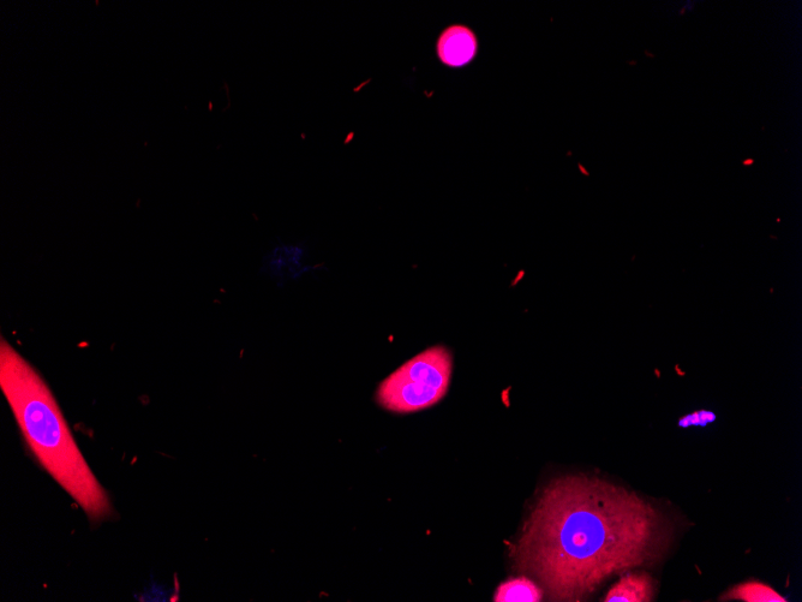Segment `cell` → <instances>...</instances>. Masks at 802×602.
<instances>
[{
	"mask_svg": "<svg viewBox=\"0 0 802 602\" xmlns=\"http://www.w3.org/2000/svg\"><path fill=\"white\" fill-rule=\"evenodd\" d=\"M672 521L636 492L588 475L543 488L511 557L549 601L579 602L609 577L660 562Z\"/></svg>",
	"mask_w": 802,
	"mask_h": 602,
	"instance_id": "cell-1",
	"label": "cell"
},
{
	"mask_svg": "<svg viewBox=\"0 0 802 602\" xmlns=\"http://www.w3.org/2000/svg\"><path fill=\"white\" fill-rule=\"evenodd\" d=\"M0 387L29 449L57 484L98 523L115 515L111 500L71 434L50 387L19 351L0 342Z\"/></svg>",
	"mask_w": 802,
	"mask_h": 602,
	"instance_id": "cell-2",
	"label": "cell"
},
{
	"mask_svg": "<svg viewBox=\"0 0 802 602\" xmlns=\"http://www.w3.org/2000/svg\"><path fill=\"white\" fill-rule=\"evenodd\" d=\"M452 356L444 347L423 351L382 381L377 402L393 413L409 414L433 407L447 395Z\"/></svg>",
	"mask_w": 802,
	"mask_h": 602,
	"instance_id": "cell-3",
	"label": "cell"
},
{
	"mask_svg": "<svg viewBox=\"0 0 802 602\" xmlns=\"http://www.w3.org/2000/svg\"><path fill=\"white\" fill-rule=\"evenodd\" d=\"M477 39L468 27H448L438 41V56L448 67L459 68L469 64L477 53Z\"/></svg>",
	"mask_w": 802,
	"mask_h": 602,
	"instance_id": "cell-4",
	"label": "cell"
},
{
	"mask_svg": "<svg viewBox=\"0 0 802 602\" xmlns=\"http://www.w3.org/2000/svg\"><path fill=\"white\" fill-rule=\"evenodd\" d=\"M655 582L648 574H627L609 590L606 602H650L655 595Z\"/></svg>",
	"mask_w": 802,
	"mask_h": 602,
	"instance_id": "cell-5",
	"label": "cell"
},
{
	"mask_svg": "<svg viewBox=\"0 0 802 602\" xmlns=\"http://www.w3.org/2000/svg\"><path fill=\"white\" fill-rule=\"evenodd\" d=\"M543 589L530 578L519 577L502 583L496 590V602H540L543 599Z\"/></svg>",
	"mask_w": 802,
	"mask_h": 602,
	"instance_id": "cell-6",
	"label": "cell"
},
{
	"mask_svg": "<svg viewBox=\"0 0 802 602\" xmlns=\"http://www.w3.org/2000/svg\"><path fill=\"white\" fill-rule=\"evenodd\" d=\"M739 600L745 602H786L774 588L759 581L738 584L721 596V601Z\"/></svg>",
	"mask_w": 802,
	"mask_h": 602,
	"instance_id": "cell-7",
	"label": "cell"
},
{
	"mask_svg": "<svg viewBox=\"0 0 802 602\" xmlns=\"http://www.w3.org/2000/svg\"><path fill=\"white\" fill-rule=\"evenodd\" d=\"M715 420L716 415L714 413H711V411L708 410H700L696 411V413L682 417V419L679 421V426L682 428L692 426L705 427Z\"/></svg>",
	"mask_w": 802,
	"mask_h": 602,
	"instance_id": "cell-8",
	"label": "cell"
}]
</instances>
